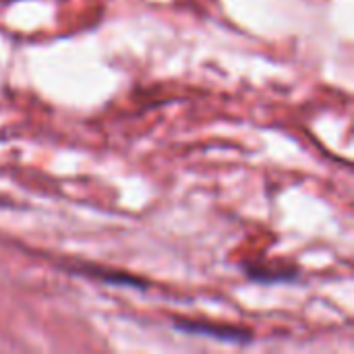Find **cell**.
Listing matches in <instances>:
<instances>
[{"label": "cell", "instance_id": "cell-1", "mask_svg": "<svg viewBox=\"0 0 354 354\" xmlns=\"http://www.w3.org/2000/svg\"><path fill=\"white\" fill-rule=\"evenodd\" d=\"M174 330L189 334V336L220 340L226 344H251L253 342V334L249 330L234 328V326H216L207 322H174Z\"/></svg>", "mask_w": 354, "mask_h": 354}, {"label": "cell", "instance_id": "cell-2", "mask_svg": "<svg viewBox=\"0 0 354 354\" xmlns=\"http://www.w3.org/2000/svg\"><path fill=\"white\" fill-rule=\"evenodd\" d=\"M243 270H245L249 280H253L257 284H266V286L268 284H280V282H292V280L299 278L297 270H282V272H278V270H263L259 266H247V263L243 266Z\"/></svg>", "mask_w": 354, "mask_h": 354}, {"label": "cell", "instance_id": "cell-3", "mask_svg": "<svg viewBox=\"0 0 354 354\" xmlns=\"http://www.w3.org/2000/svg\"><path fill=\"white\" fill-rule=\"evenodd\" d=\"M89 276L93 278H100L102 282L106 284H116V286H133L137 290H147V282H143L141 278H135V276H129V274H122V272H106V270H91L87 272Z\"/></svg>", "mask_w": 354, "mask_h": 354}]
</instances>
